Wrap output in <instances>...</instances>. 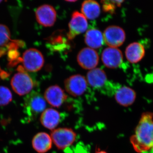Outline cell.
<instances>
[{
  "mask_svg": "<svg viewBox=\"0 0 153 153\" xmlns=\"http://www.w3.org/2000/svg\"><path fill=\"white\" fill-rule=\"evenodd\" d=\"M13 95L8 88L0 86V106H5L12 101Z\"/></svg>",
  "mask_w": 153,
  "mask_h": 153,
  "instance_id": "ffe728a7",
  "label": "cell"
},
{
  "mask_svg": "<svg viewBox=\"0 0 153 153\" xmlns=\"http://www.w3.org/2000/svg\"><path fill=\"white\" fill-rule=\"evenodd\" d=\"M102 60L107 68H116L122 63L123 56L119 49L108 47L103 50L102 54Z\"/></svg>",
  "mask_w": 153,
  "mask_h": 153,
  "instance_id": "7c38bea8",
  "label": "cell"
},
{
  "mask_svg": "<svg viewBox=\"0 0 153 153\" xmlns=\"http://www.w3.org/2000/svg\"><path fill=\"white\" fill-rule=\"evenodd\" d=\"M36 16L37 22L45 27H52L56 20V12L53 7L44 4L36 10Z\"/></svg>",
  "mask_w": 153,
  "mask_h": 153,
  "instance_id": "8fae6325",
  "label": "cell"
},
{
  "mask_svg": "<svg viewBox=\"0 0 153 153\" xmlns=\"http://www.w3.org/2000/svg\"><path fill=\"white\" fill-rule=\"evenodd\" d=\"M86 79L88 84L96 89H101L107 82L106 74L100 68H94L88 72Z\"/></svg>",
  "mask_w": 153,
  "mask_h": 153,
  "instance_id": "9a60e30c",
  "label": "cell"
},
{
  "mask_svg": "<svg viewBox=\"0 0 153 153\" xmlns=\"http://www.w3.org/2000/svg\"><path fill=\"white\" fill-rule=\"evenodd\" d=\"M81 12L86 19L93 20L99 16L100 13V6L95 1H84L81 6Z\"/></svg>",
  "mask_w": 153,
  "mask_h": 153,
  "instance_id": "d6986e66",
  "label": "cell"
},
{
  "mask_svg": "<svg viewBox=\"0 0 153 153\" xmlns=\"http://www.w3.org/2000/svg\"><path fill=\"white\" fill-rule=\"evenodd\" d=\"M123 2L122 1H102V3L103 4V9L105 11L113 13L116 7H119Z\"/></svg>",
  "mask_w": 153,
  "mask_h": 153,
  "instance_id": "7402d4cb",
  "label": "cell"
},
{
  "mask_svg": "<svg viewBox=\"0 0 153 153\" xmlns=\"http://www.w3.org/2000/svg\"><path fill=\"white\" fill-rule=\"evenodd\" d=\"M85 41L86 45L91 49H98L103 45V34L97 29H91L85 33Z\"/></svg>",
  "mask_w": 153,
  "mask_h": 153,
  "instance_id": "ac0fdd59",
  "label": "cell"
},
{
  "mask_svg": "<svg viewBox=\"0 0 153 153\" xmlns=\"http://www.w3.org/2000/svg\"><path fill=\"white\" fill-rule=\"evenodd\" d=\"M11 85L14 91L20 96L30 93L35 86L31 76L25 72L20 71L12 77Z\"/></svg>",
  "mask_w": 153,
  "mask_h": 153,
  "instance_id": "277c9868",
  "label": "cell"
},
{
  "mask_svg": "<svg viewBox=\"0 0 153 153\" xmlns=\"http://www.w3.org/2000/svg\"><path fill=\"white\" fill-rule=\"evenodd\" d=\"M24 67L27 71L36 72L44 66V56L38 49L31 48L26 50L22 57Z\"/></svg>",
  "mask_w": 153,
  "mask_h": 153,
  "instance_id": "5b68a950",
  "label": "cell"
},
{
  "mask_svg": "<svg viewBox=\"0 0 153 153\" xmlns=\"http://www.w3.org/2000/svg\"><path fill=\"white\" fill-rule=\"evenodd\" d=\"M130 142L137 152H153V113H143Z\"/></svg>",
  "mask_w": 153,
  "mask_h": 153,
  "instance_id": "6da1fadb",
  "label": "cell"
},
{
  "mask_svg": "<svg viewBox=\"0 0 153 153\" xmlns=\"http://www.w3.org/2000/svg\"><path fill=\"white\" fill-rule=\"evenodd\" d=\"M68 38L72 40L77 35L85 32L88 28L87 19L82 13L75 11L73 13L68 25Z\"/></svg>",
  "mask_w": 153,
  "mask_h": 153,
  "instance_id": "ba28073f",
  "label": "cell"
},
{
  "mask_svg": "<svg viewBox=\"0 0 153 153\" xmlns=\"http://www.w3.org/2000/svg\"><path fill=\"white\" fill-rule=\"evenodd\" d=\"M95 153H108L106 151L102 150L99 148H96Z\"/></svg>",
  "mask_w": 153,
  "mask_h": 153,
  "instance_id": "603a6c76",
  "label": "cell"
},
{
  "mask_svg": "<svg viewBox=\"0 0 153 153\" xmlns=\"http://www.w3.org/2000/svg\"><path fill=\"white\" fill-rule=\"evenodd\" d=\"M125 54L127 59L131 63H137L144 56L145 49L143 45L138 42H134L126 47Z\"/></svg>",
  "mask_w": 153,
  "mask_h": 153,
  "instance_id": "e0dca14e",
  "label": "cell"
},
{
  "mask_svg": "<svg viewBox=\"0 0 153 153\" xmlns=\"http://www.w3.org/2000/svg\"><path fill=\"white\" fill-rule=\"evenodd\" d=\"M10 33L6 25L0 24V47L5 46L10 39Z\"/></svg>",
  "mask_w": 153,
  "mask_h": 153,
  "instance_id": "44dd1931",
  "label": "cell"
},
{
  "mask_svg": "<svg viewBox=\"0 0 153 153\" xmlns=\"http://www.w3.org/2000/svg\"><path fill=\"white\" fill-rule=\"evenodd\" d=\"M136 94L131 88L123 86L117 90L115 94L116 100L122 106L127 107L131 105L135 100Z\"/></svg>",
  "mask_w": 153,
  "mask_h": 153,
  "instance_id": "2e32d148",
  "label": "cell"
},
{
  "mask_svg": "<svg viewBox=\"0 0 153 153\" xmlns=\"http://www.w3.org/2000/svg\"><path fill=\"white\" fill-rule=\"evenodd\" d=\"M104 41L109 47H120L126 40L124 30L116 26H110L105 29L103 34Z\"/></svg>",
  "mask_w": 153,
  "mask_h": 153,
  "instance_id": "52a82bcc",
  "label": "cell"
},
{
  "mask_svg": "<svg viewBox=\"0 0 153 153\" xmlns=\"http://www.w3.org/2000/svg\"><path fill=\"white\" fill-rule=\"evenodd\" d=\"M33 149L38 153H45L52 147V140L51 136L46 132H41L33 137L32 142Z\"/></svg>",
  "mask_w": 153,
  "mask_h": 153,
  "instance_id": "5bb4252c",
  "label": "cell"
},
{
  "mask_svg": "<svg viewBox=\"0 0 153 153\" xmlns=\"http://www.w3.org/2000/svg\"><path fill=\"white\" fill-rule=\"evenodd\" d=\"M68 2H74L76 1H67Z\"/></svg>",
  "mask_w": 153,
  "mask_h": 153,
  "instance_id": "cb8c5ba5",
  "label": "cell"
},
{
  "mask_svg": "<svg viewBox=\"0 0 153 153\" xmlns=\"http://www.w3.org/2000/svg\"><path fill=\"white\" fill-rule=\"evenodd\" d=\"M51 137L57 149L62 150L74 143L76 135L71 128H60L52 131Z\"/></svg>",
  "mask_w": 153,
  "mask_h": 153,
  "instance_id": "3957f363",
  "label": "cell"
},
{
  "mask_svg": "<svg viewBox=\"0 0 153 153\" xmlns=\"http://www.w3.org/2000/svg\"><path fill=\"white\" fill-rule=\"evenodd\" d=\"M47 103L44 97L36 91H32L24 100L25 112L30 119L33 118L46 109Z\"/></svg>",
  "mask_w": 153,
  "mask_h": 153,
  "instance_id": "7a4b0ae2",
  "label": "cell"
},
{
  "mask_svg": "<svg viewBox=\"0 0 153 153\" xmlns=\"http://www.w3.org/2000/svg\"><path fill=\"white\" fill-rule=\"evenodd\" d=\"M99 59L97 52L90 48H83L77 56V62L79 65L85 69H94L98 64Z\"/></svg>",
  "mask_w": 153,
  "mask_h": 153,
  "instance_id": "9c48e42d",
  "label": "cell"
},
{
  "mask_svg": "<svg viewBox=\"0 0 153 153\" xmlns=\"http://www.w3.org/2000/svg\"><path fill=\"white\" fill-rule=\"evenodd\" d=\"M2 1H0V3H1V2Z\"/></svg>",
  "mask_w": 153,
  "mask_h": 153,
  "instance_id": "d4e9b609",
  "label": "cell"
},
{
  "mask_svg": "<svg viewBox=\"0 0 153 153\" xmlns=\"http://www.w3.org/2000/svg\"><path fill=\"white\" fill-rule=\"evenodd\" d=\"M61 120V114L57 110L52 108L46 109L41 113L40 122L44 127L53 130Z\"/></svg>",
  "mask_w": 153,
  "mask_h": 153,
  "instance_id": "4fadbf2b",
  "label": "cell"
},
{
  "mask_svg": "<svg viewBox=\"0 0 153 153\" xmlns=\"http://www.w3.org/2000/svg\"><path fill=\"white\" fill-rule=\"evenodd\" d=\"M44 97L51 106L59 108L67 100V96L58 85L50 86L45 91Z\"/></svg>",
  "mask_w": 153,
  "mask_h": 153,
  "instance_id": "30bf717a",
  "label": "cell"
},
{
  "mask_svg": "<svg viewBox=\"0 0 153 153\" xmlns=\"http://www.w3.org/2000/svg\"><path fill=\"white\" fill-rule=\"evenodd\" d=\"M66 91L74 97L82 95L87 89V79L84 76L77 74L70 76L64 83Z\"/></svg>",
  "mask_w": 153,
  "mask_h": 153,
  "instance_id": "8992f818",
  "label": "cell"
}]
</instances>
